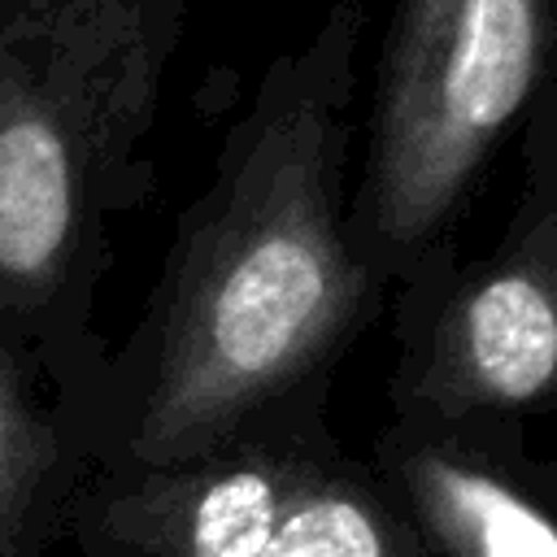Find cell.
I'll return each instance as SVG.
<instances>
[{"instance_id": "cell-1", "label": "cell", "mask_w": 557, "mask_h": 557, "mask_svg": "<svg viewBox=\"0 0 557 557\" xmlns=\"http://www.w3.org/2000/svg\"><path fill=\"white\" fill-rule=\"evenodd\" d=\"M361 30L366 9L335 0L265 65L178 218L109 466L187 461L257 426L370 318L379 278L352 248L344 200Z\"/></svg>"}, {"instance_id": "cell-2", "label": "cell", "mask_w": 557, "mask_h": 557, "mask_svg": "<svg viewBox=\"0 0 557 557\" xmlns=\"http://www.w3.org/2000/svg\"><path fill=\"white\" fill-rule=\"evenodd\" d=\"M191 0H0V335L48 339L144 183Z\"/></svg>"}, {"instance_id": "cell-3", "label": "cell", "mask_w": 557, "mask_h": 557, "mask_svg": "<svg viewBox=\"0 0 557 557\" xmlns=\"http://www.w3.org/2000/svg\"><path fill=\"white\" fill-rule=\"evenodd\" d=\"M557 78V0H396L348 235L383 283L457 222L509 126Z\"/></svg>"}, {"instance_id": "cell-4", "label": "cell", "mask_w": 557, "mask_h": 557, "mask_svg": "<svg viewBox=\"0 0 557 557\" xmlns=\"http://www.w3.org/2000/svg\"><path fill=\"white\" fill-rule=\"evenodd\" d=\"M70 522L87 557H431L383 487L261 426L187 461L109 466Z\"/></svg>"}, {"instance_id": "cell-5", "label": "cell", "mask_w": 557, "mask_h": 557, "mask_svg": "<svg viewBox=\"0 0 557 557\" xmlns=\"http://www.w3.org/2000/svg\"><path fill=\"white\" fill-rule=\"evenodd\" d=\"M557 387V213L470 270L435 318L409 400L440 418L513 409Z\"/></svg>"}, {"instance_id": "cell-6", "label": "cell", "mask_w": 557, "mask_h": 557, "mask_svg": "<svg viewBox=\"0 0 557 557\" xmlns=\"http://www.w3.org/2000/svg\"><path fill=\"white\" fill-rule=\"evenodd\" d=\"M387 466L431 557H557V518L496 470L426 440L392 444Z\"/></svg>"}, {"instance_id": "cell-7", "label": "cell", "mask_w": 557, "mask_h": 557, "mask_svg": "<svg viewBox=\"0 0 557 557\" xmlns=\"http://www.w3.org/2000/svg\"><path fill=\"white\" fill-rule=\"evenodd\" d=\"M74 492L61 426L17 366V344L0 335V557H39L57 522H70Z\"/></svg>"}]
</instances>
